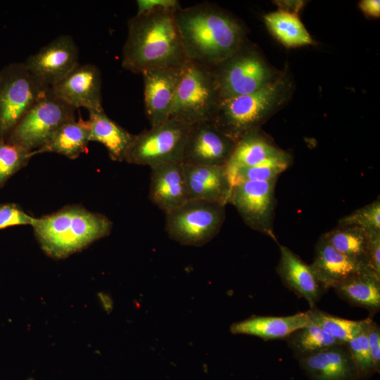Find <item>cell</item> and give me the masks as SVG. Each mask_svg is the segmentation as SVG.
I'll return each mask as SVG.
<instances>
[{
  "label": "cell",
  "instance_id": "cell-1",
  "mask_svg": "<svg viewBox=\"0 0 380 380\" xmlns=\"http://www.w3.org/2000/svg\"><path fill=\"white\" fill-rule=\"evenodd\" d=\"M174 17L189 61L213 67L227 59L244 44L243 26L213 4L180 7Z\"/></svg>",
  "mask_w": 380,
  "mask_h": 380
},
{
  "label": "cell",
  "instance_id": "cell-2",
  "mask_svg": "<svg viewBox=\"0 0 380 380\" xmlns=\"http://www.w3.org/2000/svg\"><path fill=\"white\" fill-rule=\"evenodd\" d=\"M176 10L160 9L136 14L127 23L122 66L134 73L185 65L184 52L175 21Z\"/></svg>",
  "mask_w": 380,
  "mask_h": 380
},
{
  "label": "cell",
  "instance_id": "cell-3",
  "mask_svg": "<svg viewBox=\"0 0 380 380\" xmlns=\"http://www.w3.org/2000/svg\"><path fill=\"white\" fill-rule=\"evenodd\" d=\"M112 226L105 215L77 205L36 218L32 225L42 250L57 259L67 258L108 236Z\"/></svg>",
  "mask_w": 380,
  "mask_h": 380
},
{
  "label": "cell",
  "instance_id": "cell-4",
  "mask_svg": "<svg viewBox=\"0 0 380 380\" xmlns=\"http://www.w3.org/2000/svg\"><path fill=\"white\" fill-rule=\"evenodd\" d=\"M286 80L275 79L254 93L221 101L212 121L236 142L247 132L259 129L289 96Z\"/></svg>",
  "mask_w": 380,
  "mask_h": 380
},
{
  "label": "cell",
  "instance_id": "cell-5",
  "mask_svg": "<svg viewBox=\"0 0 380 380\" xmlns=\"http://www.w3.org/2000/svg\"><path fill=\"white\" fill-rule=\"evenodd\" d=\"M220 102L211 67L188 61L177 85L169 118L190 125L212 120Z\"/></svg>",
  "mask_w": 380,
  "mask_h": 380
},
{
  "label": "cell",
  "instance_id": "cell-6",
  "mask_svg": "<svg viewBox=\"0 0 380 380\" xmlns=\"http://www.w3.org/2000/svg\"><path fill=\"white\" fill-rule=\"evenodd\" d=\"M49 85L32 75L23 63H11L0 70V139L6 140Z\"/></svg>",
  "mask_w": 380,
  "mask_h": 380
},
{
  "label": "cell",
  "instance_id": "cell-7",
  "mask_svg": "<svg viewBox=\"0 0 380 380\" xmlns=\"http://www.w3.org/2000/svg\"><path fill=\"white\" fill-rule=\"evenodd\" d=\"M75 110L57 96L51 87L23 116L6 141L34 152L46 145L65 122L75 118Z\"/></svg>",
  "mask_w": 380,
  "mask_h": 380
},
{
  "label": "cell",
  "instance_id": "cell-8",
  "mask_svg": "<svg viewBox=\"0 0 380 380\" xmlns=\"http://www.w3.org/2000/svg\"><path fill=\"white\" fill-rule=\"evenodd\" d=\"M224 219V205L189 199L166 213L165 230L172 239L181 244L201 246L217 235Z\"/></svg>",
  "mask_w": 380,
  "mask_h": 380
},
{
  "label": "cell",
  "instance_id": "cell-9",
  "mask_svg": "<svg viewBox=\"0 0 380 380\" xmlns=\"http://www.w3.org/2000/svg\"><path fill=\"white\" fill-rule=\"evenodd\" d=\"M190 125L169 118L135 135L125 161L150 167L182 162Z\"/></svg>",
  "mask_w": 380,
  "mask_h": 380
},
{
  "label": "cell",
  "instance_id": "cell-10",
  "mask_svg": "<svg viewBox=\"0 0 380 380\" xmlns=\"http://www.w3.org/2000/svg\"><path fill=\"white\" fill-rule=\"evenodd\" d=\"M211 68L221 101L254 93L275 80L263 59L244 44Z\"/></svg>",
  "mask_w": 380,
  "mask_h": 380
},
{
  "label": "cell",
  "instance_id": "cell-11",
  "mask_svg": "<svg viewBox=\"0 0 380 380\" xmlns=\"http://www.w3.org/2000/svg\"><path fill=\"white\" fill-rule=\"evenodd\" d=\"M277 180L246 181L232 186L229 203L251 229L277 241L273 232Z\"/></svg>",
  "mask_w": 380,
  "mask_h": 380
},
{
  "label": "cell",
  "instance_id": "cell-12",
  "mask_svg": "<svg viewBox=\"0 0 380 380\" xmlns=\"http://www.w3.org/2000/svg\"><path fill=\"white\" fill-rule=\"evenodd\" d=\"M236 143L212 120L194 123L190 126L182 163L191 165H226Z\"/></svg>",
  "mask_w": 380,
  "mask_h": 380
},
{
  "label": "cell",
  "instance_id": "cell-13",
  "mask_svg": "<svg viewBox=\"0 0 380 380\" xmlns=\"http://www.w3.org/2000/svg\"><path fill=\"white\" fill-rule=\"evenodd\" d=\"M78 58V49L72 37L61 35L30 56L23 63L32 75L51 87L79 65Z\"/></svg>",
  "mask_w": 380,
  "mask_h": 380
},
{
  "label": "cell",
  "instance_id": "cell-14",
  "mask_svg": "<svg viewBox=\"0 0 380 380\" xmlns=\"http://www.w3.org/2000/svg\"><path fill=\"white\" fill-rule=\"evenodd\" d=\"M184 67L153 69L141 73L145 112L151 127L169 119Z\"/></svg>",
  "mask_w": 380,
  "mask_h": 380
},
{
  "label": "cell",
  "instance_id": "cell-15",
  "mask_svg": "<svg viewBox=\"0 0 380 380\" xmlns=\"http://www.w3.org/2000/svg\"><path fill=\"white\" fill-rule=\"evenodd\" d=\"M51 89L75 109L83 107L88 111L103 110L101 72L94 65H78Z\"/></svg>",
  "mask_w": 380,
  "mask_h": 380
},
{
  "label": "cell",
  "instance_id": "cell-16",
  "mask_svg": "<svg viewBox=\"0 0 380 380\" xmlns=\"http://www.w3.org/2000/svg\"><path fill=\"white\" fill-rule=\"evenodd\" d=\"M298 360L310 380H360L346 343L328 347Z\"/></svg>",
  "mask_w": 380,
  "mask_h": 380
},
{
  "label": "cell",
  "instance_id": "cell-17",
  "mask_svg": "<svg viewBox=\"0 0 380 380\" xmlns=\"http://www.w3.org/2000/svg\"><path fill=\"white\" fill-rule=\"evenodd\" d=\"M149 198L167 213L189 200L184 164L171 162L151 167Z\"/></svg>",
  "mask_w": 380,
  "mask_h": 380
},
{
  "label": "cell",
  "instance_id": "cell-18",
  "mask_svg": "<svg viewBox=\"0 0 380 380\" xmlns=\"http://www.w3.org/2000/svg\"><path fill=\"white\" fill-rule=\"evenodd\" d=\"M189 200H203L226 205L232 183L226 167L184 164Z\"/></svg>",
  "mask_w": 380,
  "mask_h": 380
},
{
  "label": "cell",
  "instance_id": "cell-19",
  "mask_svg": "<svg viewBox=\"0 0 380 380\" xmlns=\"http://www.w3.org/2000/svg\"><path fill=\"white\" fill-rule=\"evenodd\" d=\"M280 259L277 272L284 284L304 298L310 308L316 306L327 289L319 281L310 265H308L288 247L279 245Z\"/></svg>",
  "mask_w": 380,
  "mask_h": 380
},
{
  "label": "cell",
  "instance_id": "cell-20",
  "mask_svg": "<svg viewBox=\"0 0 380 380\" xmlns=\"http://www.w3.org/2000/svg\"><path fill=\"white\" fill-rule=\"evenodd\" d=\"M310 266L319 281L327 290L334 289L353 275L371 270L335 250L322 236L316 243L315 257Z\"/></svg>",
  "mask_w": 380,
  "mask_h": 380
},
{
  "label": "cell",
  "instance_id": "cell-21",
  "mask_svg": "<svg viewBox=\"0 0 380 380\" xmlns=\"http://www.w3.org/2000/svg\"><path fill=\"white\" fill-rule=\"evenodd\" d=\"M310 322L308 312L284 317L252 316L230 327L234 334H246L263 340L285 339L291 333Z\"/></svg>",
  "mask_w": 380,
  "mask_h": 380
},
{
  "label": "cell",
  "instance_id": "cell-22",
  "mask_svg": "<svg viewBox=\"0 0 380 380\" xmlns=\"http://www.w3.org/2000/svg\"><path fill=\"white\" fill-rule=\"evenodd\" d=\"M289 154L277 147L259 129L245 134L236 143L226 167L228 174L245 167L284 158Z\"/></svg>",
  "mask_w": 380,
  "mask_h": 380
},
{
  "label": "cell",
  "instance_id": "cell-23",
  "mask_svg": "<svg viewBox=\"0 0 380 380\" xmlns=\"http://www.w3.org/2000/svg\"><path fill=\"white\" fill-rule=\"evenodd\" d=\"M89 141H98L108 150L110 158L125 161L135 134H132L108 117L103 110L89 111Z\"/></svg>",
  "mask_w": 380,
  "mask_h": 380
},
{
  "label": "cell",
  "instance_id": "cell-24",
  "mask_svg": "<svg viewBox=\"0 0 380 380\" xmlns=\"http://www.w3.org/2000/svg\"><path fill=\"white\" fill-rule=\"evenodd\" d=\"M350 304L376 312L380 309V275L372 270L357 273L334 288Z\"/></svg>",
  "mask_w": 380,
  "mask_h": 380
},
{
  "label": "cell",
  "instance_id": "cell-25",
  "mask_svg": "<svg viewBox=\"0 0 380 380\" xmlns=\"http://www.w3.org/2000/svg\"><path fill=\"white\" fill-rule=\"evenodd\" d=\"M89 142V123L80 116L77 121L73 118L65 122L46 145L33 153H57L75 159L87 151Z\"/></svg>",
  "mask_w": 380,
  "mask_h": 380
},
{
  "label": "cell",
  "instance_id": "cell-26",
  "mask_svg": "<svg viewBox=\"0 0 380 380\" xmlns=\"http://www.w3.org/2000/svg\"><path fill=\"white\" fill-rule=\"evenodd\" d=\"M265 23L272 34L287 47L309 45L313 40L297 14L280 9L264 16Z\"/></svg>",
  "mask_w": 380,
  "mask_h": 380
},
{
  "label": "cell",
  "instance_id": "cell-27",
  "mask_svg": "<svg viewBox=\"0 0 380 380\" xmlns=\"http://www.w3.org/2000/svg\"><path fill=\"white\" fill-rule=\"evenodd\" d=\"M322 236L335 250L370 268L365 230L356 227H337Z\"/></svg>",
  "mask_w": 380,
  "mask_h": 380
},
{
  "label": "cell",
  "instance_id": "cell-28",
  "mask_svg": "<svg viewBox=\"0 0 380 380\" xmlns=\"http://www.w3.org/2000/svg\"><path fill=\"white\" fill-rule=\"evenodd\" d=\"M285 340L297 359L343 343L327 334L312 321L291 333Z\"/></svg>",
  "mask_w": 380,
  "mask_h": 380
},
{
  "label": "cell",
  "instance_id": "cell-29",
  "mask_svg": "<svg viewBox=\"0 0 380 380\" xmlns=\"http://www.w3.org/2000/svg\"><path fill=\"white\" fill-rule=\"evenodd\" d=\"M308 312L310 321L343 343H346L365 331L372 321L371 318L362 320L341 318L323 312L316 306L311 308Z\"/></svg>",
  "mask_w": 380,
  "mask_h": 380
},
{
  "label": "cell",
  "instance_id": "cell-30",
  "mask_svg": "<svg viewBox=\"0 0 380 380\" xmlns=\"http://www.w3.org/2000/svg\"><path fill=\"white\" fill-rule=\"evenodd\" d=\"M291 163L290 156L270 160L257 165L239 168L229 174L232 186L246 181L277 180Z\"/></svg>",
  "mask_w": 380,
  "mask_h": 380
},
{
  "label": "cell",
  "instance_id": "cell-31",
  "mask_svg": "<svg viewBox=\"0 0 380 380\" xmlns=\"http://www.w3.org/2000/svg\"><path fill=\"white\" fill-rule=\"evenodd\" d=\"M32 156H34L33 152L0 139V188L13 175L25 167Z\"/></svg>",
  "mask_w": 380,
  "mask_h": 380
},
{
  "label": "cell",
  "instance_id": "cell-32",
  "mask_svg": "<svg viewBox=\"0 0 380 380\" xmlns=\"http://www.w3.org/2000/svg\"><path fill=\"white\" fill-rule=\"evenodd\" d=\"M338 227H356L366 232H380L379 198L341 218Z\"/></svg>",
  "mask_w": 380,
  "mask_h": 380
},
{
  "label": "cell",
  "instance_id": "cell-33",
  "mask_svg": "<svg viewBox=\"0 0 380 380\" xmlns=\"http://www.w3.org/2000/svg\"><path fill=\"white\" fill-rule=\"evenodd\" d=\"M367 328L362 333L346 343L360 380L368 379L376 374L369 348Z\"/></svg>",
  "mask_w": 380,
  "mask_h": 380
},
{
  "label": "cell",
  "instance_id": "cell-34",
  "mask_svg": "<svg viewBox=\"0 0 380 380\" xmlns=\"http://www.w3.org/2000/svg\"><path fill=\"white\" fill-rule=\"evenodd\" d=\"M36 218L13 203L0 204V229L15 225H32Z\"/></svg>",
  "mask_w": 380,
  "mask_h": 380
},
{
  "label": "cell",
  "instance_id": "cell-35",
  "mask_svg": "<svg viewBox=\"0 0 380 380\" xmlns=\"http://www.w3.org/2000/svg\"><path fill=\"white\" fill-rule=\"evenodd\" d=\"M367 339L372 361L376 373L380 370V328L372 321L367 328Z\"/></svg>",
  "mask_w": 380,
  "mask_h": 380
},
{
  "label": "cell",
  "instance_id": "cell-36",
  "mask_svg": "<svg viewBox=\"0 0 380 380\" xmlns=\"http://www.w3.org/2000/svg\"><path fill=\"white\" fill-rule=\"evenodd\" d=\"M368 255L370 268L380 275V232L369 231Z\"/></svg>",
  "mask_w": 380,
  "mask_h": 380
},
{
  "label": "cell",
  "instance_id": "cell-37",
  "mask_svg": "<svg viewBox=\"0 0 380 380\" xmlns=\"http://www.w3.org/2000/svg\"><path fill=\"white\" fill-rule=\"evenodd\" d=\"M137 14L160 9L177 10L181 7L177 0H137Z\"/></svg>",
  "mask_w": 380,
  "mask_h": 380
},
{
  "label": "cell",
  "instance_id": "cell-38",
  "mask_svg": "<svg viewBox=\"0 0 380 380\" xmlns=\"http://www.w3.org/2000/svg\"><path fill=\"white\" fill-rule=\"evenodd\" d=\"M360 8L367 15L374 18L380 15V1L379 0H363L360 2Z\"/></svg>",
  "mask_w": 380,
  "mask_h": 380
},
{
  "label": "cell",
  "instance_id": "cell-39",
  "mask_svg": "<svg viewBox=\"0 0 380 380\" xmlns=\"http://www.w3.org/2000/svg\"><path fill=\"white\" fill-rule=\"evenodd\" d=\"M29 380H32V379H29Z\"/></svg>",
  "mask_w": 380,
  "mask_h": 380
}]
</instances>
